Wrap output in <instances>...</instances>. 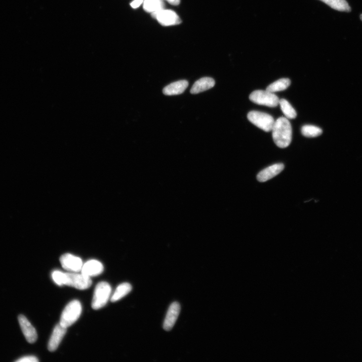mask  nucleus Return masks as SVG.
I'll list each match as a JSON object with an SVG mask.
<instances>
[{
	"label": "nucleus",
	"instance_id": "11",
	"mask_svg": "<svg viewBox=\"0 0 362 362\" xmlns=\"http://www.w3.org/2000/svg\"><path fill=\"white\" fill-rule=\"evenodd\" d=\"M67 331V328L62 326L60 323L55 326L48 344V350L50 352L57 350Z\"/></svg>",
	"mask_w": 362,
	"mask_h": 362
},
{
	"label": "nucleus",
	"instance_id": "25",
	"mask_svg": "<svg viewBox=\"0 0 362 362\" xmlns=\"http://www.w3.org/2000/svg\"><path fill=\"white\" fill-rule=\"evenodd\" d=\"M165 1L174 6H177L180 3V0H165Z\"/></svg>",
	"mask_w": 362,
	"mask_h": 362
},
{
	"label": "nucleus",
	"instance_id": "20",
	"mask_svg": "<svg viewBox=\"0 0 362 362\" xmlns=\"http://www.w3.org/2000/svg\"><path fill=\"white\" fill-rule=\"evenodd\" d=\"M282 110L287 119H294L297 117V113L291 104L285 99H282L280 100V103Z\"/></svg>",
	"mask_w": 362,
	"mask_h": 362
},
{
	"label": "nucleus",
	"instance_id": "10",
	"mask_svg": "<svg viewBox=\"0 0 362 362\" xmlns=\"http://www.w3.org/2000/svg\"><path fill=\"white\" fill-rule=\"evenodd\" d=\"M180 310V305L178 302H174L170 305L163 324L165 330L170 331L172 329L178 319Z\"/></svg>",
	"mask_w": 362,
	"mask_h": 362
},
{
	"label": "nucleus",
	"instance_id": "22",
	"mask_svg": "<svg viewBox=\"0 0 362 362\" xmlns=\"http://www.w3.org/2000/svg\"><path fill=\"white\" fill-rule=\"evenodd\" d=\"M52 278L53 282L59 286L65 285V273L59 270L54 271L52 273Z\"/></svg>",
	"mask_w": 362,
	"mask_h": 362
},
{
	"label": "nucleus",
	"instance_id": "17",
	"mask_svg": "<svg viewBox=\"0 0 362 362\" xmlns=\"http://www.w3.org/2000/svg\"><path fill=\"white\" fill-rule=\"evenodd\" d=\"M291 84V80L288 78H282L276 80L269 85L266 90L272 93L284 91Z\"/></svg>",
	"mask_w": 362,
	"mask_h": 362
},
{
	"label": "nucleus",
	"instance_id": "15",
	"mask_svg": "<svg viewBox=\"0 0 362 362\" xmlns=\"http://www.w3.org/2000/svg\"><path fill=\"white\" fill-rule=\"evenodd\" d=\"M188 85L189 82L187 80H178L165 87L162 90V92L164 95L166 96L180 95L184 93Z\"/></svg>",
	"mask_w": 362,
	"mask_h": 362
},
{
	"label": "nucleus",
	"instance_id": "6",
	"mask_svg": "<svg viewBox=\"0 0 362 362\" xmlns=\"http://www.w3.org/2000/svg\"><path fill=\"white\" fill-rule=\"evenodd\" d=\"M249 99L253 103L270 107H275L280 103V99L274 93L267 90H256L250 94Z\"/></svg>",
	"mask_w": 362,
	"mask_h": 362
},
{
	"label": "nucleus",
	"instance_id": "8",
	"mask_svg": "<svg viewBox=\"0 0 362 362\" xmlns=\"http://www.w3.org/2000/svg\"><path fill=\"white\" fill-rule=\"evenodd\" d=\"M18 321L27 341L31 344L35 343L38 337L36 328L23 315L19 316Z\"/></svg>",
	"mask_w": 362,
	"mask_h": 362
},
{
	"label": "nucleus",
	"instance_id": "4",
	"mask_svg": "<svg viewBox=\"0 0 362 362\" xmlns=\"http://www.w3.org/2000/svg\"><path fill=\"white\" fill-rule=\"evenodd\" d=\"M247 119L266 132L272 131L275 121L271 116L257 111H250L247 115Z\"/></svg>",
	"mask_w": 362,
	"mask_h": 362
},
{
	"label": "nucleus",
	"instance_id": "18",
	"mask_svg": "<svg viewBox=\"0 0 362 362\" xmlns=\"http://www.w3.org/2000/svg\"><path fill=\"white\" fill-rule=\"evenodd\" d=\"M132 287L128 283H123L120 284L116 289L113 296L111 298V302L118 301L129 294L132 290Z\"/></svg>",
	"mask_w": 362,
	"mask_h": 362
},
{
	"label": "nucleus",
	"instance_id": "3",
	"mask_svg": "<svg viewBox=\"0 0 362 362\" xmlns=\"http://www.w3.org/2000/svg\"><path fill=\"white\" fill-rule=\"evenodd\" d=\"M112 289L110 285L106 282H101L96 286L93 300L92 308L98 310L104 307L107 303Z\"/></svg>",
	"mask_w": 362,
	"mask_h": 362
},
{
	"label": "nucleus",
	"instance_id": "9",
	"mask_svg": "<svg viewBox=\"0 0 362 362\" xmlns=\"http://www.w3.org/2000/svg\"><path fill=\"white\" fill-rule=\"evenodd\" d=\"M60 263L62 267L72 272H80L83 265L81 259L70 254H66L60 258Z\"/></svg>",
	"mask_w": 362,
	"mask_h": 362
},
{
	"label": "nucleus",
	"instance_id": "21",
	"mask_svg": "<svg viewBox=\"0 0 362 362\" xmlns=\"http://www.w3.org/2000/svg\"><path fill=\"white\" fill-rule=\"evenodd\" d=\"M302 135L308 137H316L322 133V129L317 126L311 125H305L301 128Z\"/></svg>",
	"mask_w": 362,
	"mask_h": 362
},
{
	"label": "nucleus",
	"instance_id": "14",
	"mask_svg": "<svg viewBox=\"0 0 362 362\" xmlns=\"http://www.w3.org/2000/svg\"><path fill=\"white\" fill-rule=\"evenodd\" d=\"M215 84L214 80L210 77H203L198 80L194 83L190 93L192 94H197L202 93L213 88Z\"/></svg>",
	"mask_w": 362,
	"mask_h": 362
},
{
	"label": "nucleus",
	"instance_id": "5",
	"mask_svg": "<svg viewBox=\"0 0 362 362\" xmlns=\"http://www.w3.org/2000/svg\"><path fill=\"white\" fill-rule=\"evenodd\" d=\"M65 285L74 287L79 290H85L92 284L90 277L78 272L65 273Z\"/></svg>",
	"mask_w": 362,
	"mask_h": 362
},
{
	"label": "nucleus",
	"instance_id": "1",
	"mask_svg": "<svg viewBox=\"0 0 362 362\" xmlns=\"http://www.w3.org/2000/svg\"><path fill=\"white\" fill-rule=\"evenodd\" d=\"M272 131L273 140L277 146L284 149L290 145L292 129L287 118L281 117L275 121Z\"/></svg>",
	"mask_w": 362,
	"mask_h": 362
},
{
	"label": "nucleus",
	"instance_id": "26",
	"mask_svg": "<svg viewBox=\"0 0 362 362\" xmlns=\"http://www.w3.org/2000/svg\"><path fill=\"white\" fill-rule=\"evenodd\" d=\"M360 19L362 21V14L360 15Z\"/></svg>",
	"mask_w": 362,
	"mask_h": 362
},
{
	"label": "nucleus",
	"instance_id": "2",
	"mask_svg": "<svg viewBox=\"0 0 362 362\" xmlns=\"http://www.w3.org/2000/svg\"><path fill=\"white\" fill-rule=\"evenodd\" d=\"M82 311L80 302L75 300L70 302L63 311L60 324L68 328L73 324L80 318Z\"/></svg>",
	"mask_w": 362,
	"mask_h": 362
},
{
	"label": "nucleus",
	"instance_id": "7",
	"mask_svg": "<svg viewBox=\"0 0 362 362\" xmlns=\"http://www.w3.org/2000/svg\"><path fill=\"white\" fill-rule=\"evenodd\" d=\"M151 15L163 26L176 25L182 23L181 19L176 13L171 10L164 9L152 13Z\"/></svg>",
	"mask_w": 362,
	"mask_h": 362
},
{
	"label": "nucleus",
	"instance_id": "19",
	"mask_svg": "<svg viewBox=\"0 0 362 362\" xmlns=\"http://www.w3.org/2000/svg\"><path fill=\"white\" fill-rule=\"evenodd\" d=\"M143 8L148 13H153L164 9L162 0H144Z\"/></svg>",
	"mask_w": 362,
	"mask_h": 362
},
{
	"label": "nucleus",
	"instance_id": "12",
	"mask_svg": "<svg viewBox=\"0 0 362 362\" xmlns=\"http://www.w3.org/2000/svg\"><path fill=\"white\" fill-rule=\"evenodd\" d=\"M284 169V165L282 163L271 165L258 174L257 180L260 182H266L280 174Z\"/></svg>",
	"mask_w": 362,
	"mask_h": 362
},
{
	"label": "nucleus",
	"instance_id": "16",
	"mask_svg": "<svg viewBox=\"0 0 362 362\" xmlns=\"http://www.w3.org/2000/svg\"><path fill=\"white\" fill-rule=\"evenodd\" d=\"M331 8L336 10L350 12L351 8L346 0H320Z\"/></svg>",
	"mask_w": 362,
	"mask_h": 362
},
{
	"label": "nucleus",
	"instance_id": "23",
	"mask_svg": "<svg viewBox=\"0 0 362 362\" xmlns=\"http://www.w3.org/2000/svg\"><path fill=\"white\" fill-rule=\"evenodd\" d=\"M39 361L38 358L34 356H25L16 361L18 362H38Z\"/></svg>",
	"mask_w": 362,
	"mask_h": 362
},
{
	"label": "nucleus",
	"instance_id": "24",
	"mask_svg": "<svg viewBox=\"0 0 362 362\" xmlns=\"http://www.w3.org/2000/svg\"><path fill=\"white\" fill-rule=\"evenodd\" d=\"M143 2L144 0H134V1L131 3L130 6L132 8L136 9L140 7Z\"/></svg>",
	"mask_w": 362,
	"mask_h": 362
},
{
	"label": "nucleus",
	"instance_id": "13",
	"mask_svg": "<svg viewBox=\"0 0 362 362\" xmlns=\"http://www.w3.org/2000/svg\"><path fill=\"white\" fill-rule=\"evenodd\" d=\"M104 271L103 264L96 260H91L83 264L81 273L88 277L97 276Z\"/></svg>",
	"mask_w": 362,
	"mask_h": 362
}]
</instances>
